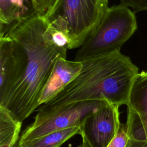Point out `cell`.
Segmentation results:
<instances>
[{"instance_id":"obj_11","label":"cell","mask_w":147,"mask_h":147,"mask_svg":"<svg viewBox=\"0 0 147 147\" xmlns=\"http://www.w3.org/2000/svg\"><path fill=\"white\" fill-rule=\"evenodd\" d=\"M22 122L0 107V147H13L19 138Z\"/></svg>"},{"instance_id":"obj_1","label":"cell","mask_w":147,"mask_h":147,"mask_svg":"<svg viewBox=\"0 0 147 147\" xmlns=\"http://www.w3.org/2000/svg\"><path fill=\"white\" fill-rule=\"evenodd\" d=\"M47 27L43 15L32 11L12 24L5 33L14 42L19 74L9 91L0 98V107L22 123L40 106L42 90L57 59L67 56L68 49L53 43Z\"/></svg>"},{"instance_id":"obj_15","label":"cell","mask_w":147,"mask_h":147,"mask_svg":"<svg viewBox=\"0 0 147 147\" xmlns=\"http://www.w3.org/2000/svg\"><path fill=\"white\" fill-rule=\"evenodd\" d=\"M13 4L20 11L22 16H26L29 14L28 13V7L25 5V2L27 0H10Z\"/></svg>"},{"instance_id":"obj_9","label":"cell","mask_w":147,"mask_h":147,"mask_svg":"<svg viewBox=\"0 0 147 147\" xmlns=\"http://www.w3.org/2000/svg\"><path fill=\"white\" fill-rule=\"evenodd\" d=\"M80 126L54 131L44 136L18 144L17 147H60L68 140L76 134L81 135Z\"/></svg>"},{"instance_id":"obj_10","label":"cell","mask_w":147,"mask_h":147,"mask_svg":"<svg viewBox=\"0 0 147 147\" xmlns=\"http://www.w3.org/2000/svg\"><path fill=\"white\" fill-rule=\"evenodd\" d=\"M127 106L139 115H147V71L136 76Z\"/></svg>"},{"instance_id":"obj_14","label":"cell","mask_w":147,"mask_h":147,"mask_svg":"<svg viewBox=\"0 0 147 147\" xmlns=\"http://www.w3.org/2000/svg\"><path fill=\"white\" fill-rule=\"evenodd\" d=\"M121 4L130 7L134 13L147 10V0H120Z\"/></svg>"},{"instance_id":"obj_8","label":"cell","mask_w":147,"mask_h":147,"mask_svg":"<svg viewBox=\"0 0 147 147\" xmlns=\"http://www.w3.org/2000/svg\"><path fill=\"white\" fill-rule=\"evenodd\" d=\"M18 68L14 42L5 34L0 37V98L6 95L16 82Z\"/></svg>"},{"instance_id":"obj_3","label":"cell","mask_w":147,"mask_h":147,"mask_svg":"<svg viewBox=\"0 0 147 147\" xmlns=\"http://www.w3.org/2000/svg\"><path fill=\"white\" fill-rule=\"evenodd\" d=\"M109 0H56L43 17L48 25L64 32L69 49L81 47L109 8Z\"/></svg>"},{"instance_id":"obj_12","label":"cell","mask_w":147,"mask_h":147,"mask_svg":"<svg viewBox=\"0 0 147 147\" xmlns=\"http://www.w3.org/2000/svg\"><path fill=\"white\" fill-rule=\"evenodd\" d=\"M129 140L127 126L121 123L117 134L107 147H126Z\"/></svg>"},{"instance_id":"obj_5","label":"cell","mask_w":147,"mask_h":147,"mask_svg":"<svg viewBox=\"0 0 147 147\" xmlns=\"http://www.w3.org/2000/svg\"><path fill=\"white\" fill-rule=\"evenodd\" d=\"M106 102L105 100L82 101L61 107L43 119L33 121L23 131L18 144L54 131L74 126H80L87 116Z\"/></svg>"},{"instance_id":"obj_6","label":"cell","mask_w":147,"mask_h":147,"mask_svg":"<svg viewBox=\"0 0 147 147\" xmlns=\"http://www.w3.org/2000/svg\"><path fill=\"white\" fill-rule=\"evenodd\" d=\"M120 125L119 106L106 102L84 119L80 126V136L91 147H107Z\"/></svg>"},{"instance_id":"obj_2","label":"cell","mask_w":147,"mask_h":147,"mask_svg":"<svg viewBox=\"0 0 147 147\" xmlns=\"http://www.w3.org/2000/svg\"><path fill=\"white\" fill-rule=\"evenodd\" d=\"M79 75L61 91L42 104L34 117L40 121L56 110L74 102L105 100L127 105L138 68L119 51L82 60Z\"/></svg>"},{"instance_id":"obj_13","label":"cell","mask_w":147,"mask_h":147,"mask_svg":"<svg viewBox=\"0 0 147 147\" xmlns=\"http://www.w3.org/2000/svg\"><path fill=\"white\" fill-rule=\"evenodd\" d=\"M56 0H30L33 13L44 15Z\"/></svg>"},{"instance_id":"obj_4","label":"cell","mask_w":147,"mask_h":147,"mask_svg":"<svg viewBox=\"0 0 147 147\" xmlns=\"http://www.w3.org/2000/svg\"><path fill=\"white\" fill-rule=\"evenodd\" d=\"M137 28L135 13L122 4L109 7L75 55L76 61L119 51Z\"/></svg>"},{"instance_id":"obj_16","label":"cell","mask_w":147,"mask_h":147,"mask_svg":"<svg viewBox=\"0 0 147 147\" xmlns=\"http://www.w3.org/2000/svg\"><path fill=\"white\" fill-rule=\"evenodd\" d=\"M126 147H147V138L142 140L130 138Z\"/></svg>"},{"instance_id":"obj_17","label":"cell","mask_w":147,"mask_h":147,"mask_svg":"<svg viewBox=\"0 0 147 147\" xmlns=\"http://www.w3.org/2000/svg\"><path fill=\"white\" fill-rule=\"evenodd\" d=\"M76 147H91V146L89 144V143L87 141V140L85 138L82 137V142L79 145L76 146Z\"/></svg>"},{"instance_id":"obj_7","label":"cell","mask_w":147,"mask_h":147,"mask_svg":"<svg viewBox=\"0 0 147 147\" xmlns=\"http://www.w3.org/2000/svg\"><path fill=\"white\" fill-rule=\"evenodd\" d=\"M83 67L82 61L68 60L65 57L57 59L42 90L39 105L52 98L75 79Z\"/></svg>"}]
</instances>
